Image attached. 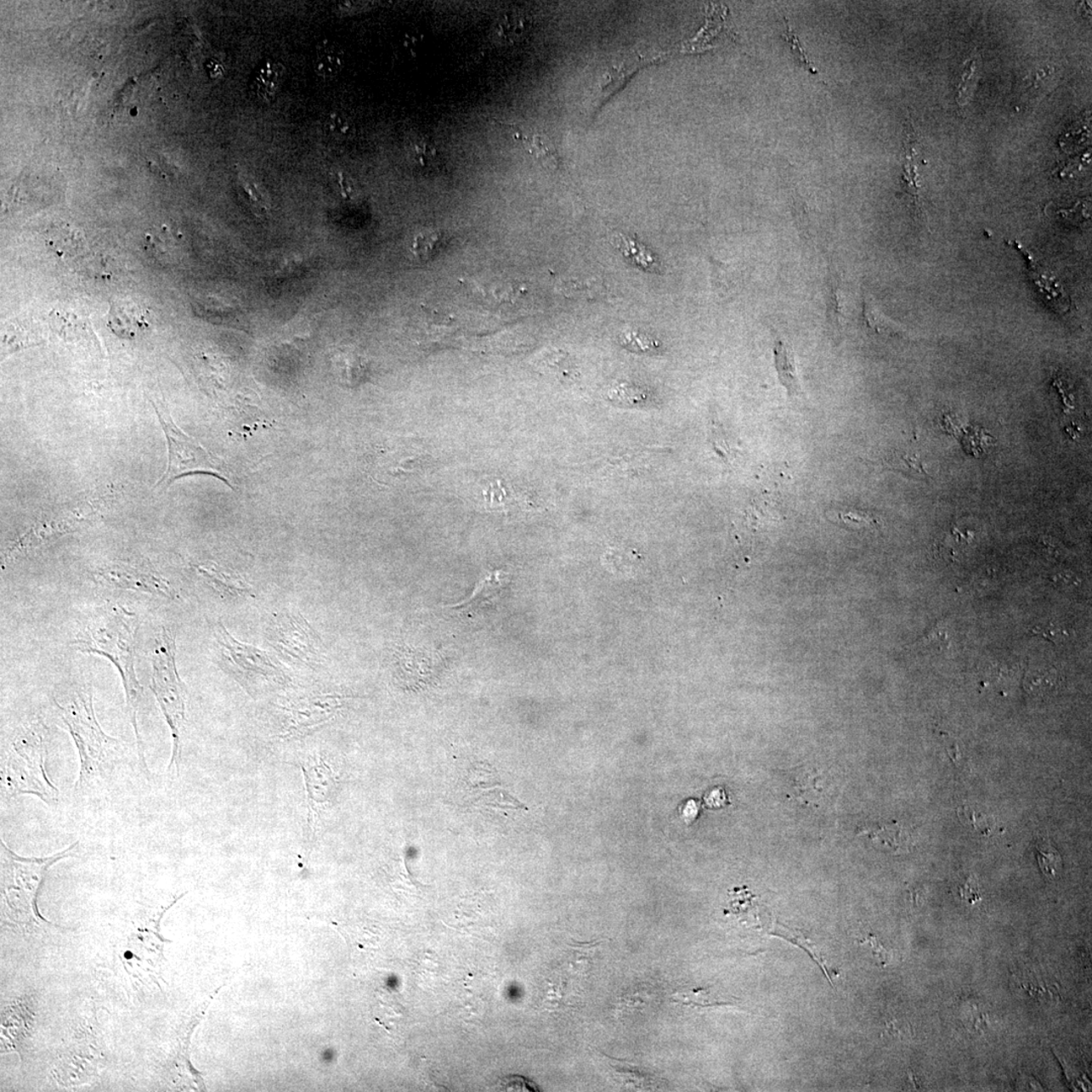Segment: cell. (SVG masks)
<instances>
[{
  "instance_id": "cell-1",
  "label": "cell",
  "mask_w": 1092,
  "mask_h": 1092,
  "mask_svg": "<svg viewBox=\"0 0 1092 1092\" xmlns=\"http://www.w3.org/2000/svg\"><path fill=\"white\" fill-rule=\"evenodd\" d=\"M137 616L121 605L105 606L90 620L73 643L80 652L104 655L118 668L126 692L127 712L134 727L138 753L147 769L138 711L143 688L135 670Z\"/></svg>"
},
{
  "instance_id": "cell-2",
  "label": "cell",
  "mask_w": 1092,
  "mask_h": 1092,
  "mask_svg": "<svg viewBox=\"0 0 1092 1092\" xmlns=\"http://www.w3.org/2000/svg\"><path fill=\"white\" fill-rule=\"evenodd\" d=\"M60 716L76 743L80 758L76 789H85L105 774L119 742L101 729L95 716L92 687H77L63 701L54 698Z\"/></svg>"
},
{
  "instance_id": "cell-3",
  "label": "cell",
  "mask_w": 1092,
  "mask_h": 1092,
  "mask_svg": "<svg viewBox=\"0 0 1092 1092\" xmlns=\"http://www.w3.org/2000/svg\"><path fill=\"white\" fill-rule=\"evenodd\" d=\"M46 734L41 721L28 724L15 734L2 765L5 795H35L48 806L58 801L59 790L47 775Z\"/></svg>"
},
{
  "instance_id": "cell-4",
  "label": "cell",
  "mask_w": 1092,
  "mask_h": 1092,
  "mask_svg": "<svg viewBox=\"0 0 1092 1092\" xmlns=\"http://www.w3.org/2000/svg\"><path fill=\"white\" fill-rule=\"evenodd\" d=\"M175 653L174 632L162 627L154 647L151 687L173 735V754L168 771L175 767L179 773L181 735L185 724V693L175 664Z\"/></svg>"
},
{
  "instance_id": "cell-5",
  "label": "cell",
  "mask_w": 1092,
  "mask_h": 1092,
  "mask_svg": "<svg viewBox=\"0 0 1092 1092\" xmlns=\"http://www.w3.org/2000/svg\"><path fill=\"white\" fill-rule=\"evenodd\" d=\"M161 425L168 446L167 471L156 484V489L164 491L180 478L191 476H211L232 487L225 467L206 450L193 437L185 434L174 423L167 409L153 404Z\"/></svg>"
},
{
  "instance_id": "cell-6",
  "label": "cell",
  "mask_w": 1092,
  "mask_h": 1092,
  "mask_svg": "<svg viewBox=\"0 0 1092 1092\" xmlns=\"http://www.w3.org/2000/svg\"><path fill=\"white\" fill-rule=\"evenodd\" d=\"M0 843L5 899L14 908L39 915L37 898L48 870L57 862L73 857L78 841L59 853L44 857H24L10 850L3 839Z\"/></svg>"
},
{
  "instance_id": "cell-7",
  "label": "cell",
  "mask_w": 1092,
  "mask_h": 1092,
  "mask_svg": "<svg viewBox=\"0 0 1092 1092\" xmlns=\"http://www.w3.org/2000/svg\"><path fill=\"white\" fill-rule=\"evenodd\" d=\"M216 641L218 665L244 688L252 691L286 680L284 670L269 654L236 641L222 622L217 626Z\"/></svg>"
},
{
  "instance_id": "cell-8",
  "label": "cell",
  "mask_w": 1092,
  "mask_h": 1092,
  "mask_svg": "<svg viewBox=\"0 0 1092 1092\" xmlns=\"http://www.w3.org/2000/svg\"><path fill=\"white\" fill-rule=\"evenodd\" d=\"M269 641L276 651L292 662L315 667L323 659V643L308 621L296 612L275 618L269 631Z\"/></svg>"
},
{
  "instance_id": "cell-9",
  "label": "cell",
  "mask_w": 1092,
  "mask_h": 1092,
  "mask_svg": "<svg viewBox=\"0 0 1092 1092\" xmlns=\"http://www.w3.org/2000/svg\"><path fill=\"white\" fill-rule=\"evenodd\" d=\"M95 580L101 585L116 589L133 590L137 592L177 599V592L167 580L153 571L152 569L118 563L99 569L94 574Z\"/></svg>"
},
{
  "instance_id": "cell-10",
  "label": "cell",
  "mask_w": 1092,
  "mask_h": 1092,
  "mask_svg": "<svg viewBox=\"0 0 1092 1092\" xmlns=\"http://www.w3.org/2000/svg\"><path fill=\"white\" fill-rule=\"evenodd\" d=\"M344 696L335 694L308 695L291 700L286 706V737L311 731L337 716L345 705Z\"/></svg>"
},
{
  "instance_id": "cell-11",
  "label": "cell",
  "mask_w": 1092,
  "mask_h": 1092,
  "mask_svg": "<svg viewBox=\"0 0 1092 1092\" xmlns=\"http://www.w3.org/2000/svg\"><path fill=\"white\" fill-rule=\"evenodd\" d=\"M305 780L308 808V824L315 835L316 818L329 807L337 795L338 780L331 766L322 755H310L301 764Z\"/></svg>"
},
{
  "instance_id": "cell-12",
  "label": "cell",
  "mask_w": 1092,
  "mask_h": 1092,
  "mask_svg": "<svg viewBox=\"0 0 1092 1092\" xmlns=\"http://www.w3.org/2000/svg\"><path fill=\"white\" fill-rule=\"evenodd\" d=\"M149 312L139 303L129 300L111 303L109 327L122 338L132 339L150 327Z\"/></svg>"
},
{
  "instance_id": "cell-13",
  "label": "cell",
  "mask_w": 1092,
  "mask_h": 1092,
  "mask_svg": "<svg viewBox=\"0 0 1092 1092\" xmlns=\"http://www.w3.org/2000/svg\"><path fill=\"white\" fill-rule=\"evenodd\" d=\"M1009 244L1013 245L1014 247H1016L1017 250L1024 255L1027 263V269H1029L1030 278L1033 280V285L1038 287L1040 294L1045 297L1047 302L1050 303L1056 310L1060 312L1068 311L1070 305H1072V301H1070L1067 292L1065 291L1063 286L1060 285L1058 280L1055 278L1052 274L1048 273L1046 269H1044L1041 265L1037 263L1035 257H1033V255L1029 252V250L1025 249V247H1022L1021 245L1017 242H1010Z\"/></svg>"
},
{
  "instance_id": "cell-14",
  "label": "cell",
  "mask_w": 1092,
  "mask_h": 1092,
  "mask_svg": "<svg viewBox=\"0 0 1092 1092\" xmlns=\"http://www.w3.org/2000/svg\"><path fill=\"white\" fill-rule=\"evenodd\" d=\"M663 57H665L663 54L648 56L643 54V53H631V54L622 55L620 59L617 60L614 65L611 66L603 78H602L599 87L600 95L596 99L597 105H600L604 100L609 99L639 67L662 59Z\"/></svg>"
},
{
  "instance_id": "cell-15",
  "label": "cell",
  "mask_w": 1092,
  "mask_h": 1092,
  "mask_svg": "<svg viewBox=\"0 0 1092 1092\" xmlns=\"http://www.w3.org/2000/svg\"><path fill=\"white\" fill-rule=\"evenodd\" d=\"M507 583V574L503 571L489 574L479 582L470 598L455 605L446 606V608L457 610L460 614H476L479 610L496 604L502 597Z\"/></svg>"
},
{
  "instance_id": "cell-16",
  "label": "cell",
  "mask_w": 1092,
  "mask_h": 1092,
  "mask_svg": "<svg viewBox=\"0 0 1092 1092\" xmlns=\"http://www.w3.org/2000/svg\"><path fill=\"white\" fill-rule=\"evenodd\" d=\"M531 21L527 15L508 12L495 20L492 28L493 40L500 45L515 46L524 42L529 35Z\"/></svg>"
},
{
  "instance_id": "cell-17",
  "label": "cell",
  "mask_w": 1092,
  "mask_h": 1092,
  "mask_svg": "<svg viewBox=\"0 0 1092 1092\" xmlns=\"http://www.w3.org/2000/svg\"><path fill=\"white\" fill-rule=\"evenodd\" d=\"M775 366L779 381L786 388L790 397L802 395L801 382L797 374L795 355L791 346L781 338H777L774 345Z\"/></svg>"
},
{
  "instance_id": "cell-18",
  "label": "cell",
  "mask_w": 1092,
  "mask_h": 1092,
  "mask_svg": "<svg viewBox=\"0 0 1092 1092\" xmlns=\"http://www.w3.org/2000/svg\"><path fill=\"white\" fill-rule=\"evenodd\" d=\"M345 52L338 42L329 39L318 42L314 71L320 78H337L345 67Z\"/></svg>"
},
{
  "instance_id": "cell-19",
  "label": "cell",
  "mask_w": 1092,
  "mask_h": 1092,
  "mask_svg": "<svg viewBox=\"0 0 1092 1092\" xmlns=\"http://www.w3.org/2000/svg\"><path fill=\"white\" fill-rule=\"evenodd\" d=\"M612 244L620 250L623 257L628 263L633 266L641 269L648 273L660 274L663 271L662 264L655 255L648 249L644 245L637 241V240L616 234L612 239Z\"/></svg>"
},
{
  "instance_id": "cell-20",
  "label": "cell",
  "mask_w": 1092,
  "mask_h": 1092,
  "mask_svg": "<svg viewBox=\"0 0 1092 1092\" xmlns=\"http://www.w3.org/2000/svg\"><path fill=\"white\" fill-rule=\"evenodd\" d=\"M285 67L276 60H265L254 72L252 87L257 97L269 103L278 94L284 82Z\"/></svg>"
},
{
  "instance_id": "cell-21",
  "label": "cell",
  "mask_w": 1092,
  "mask_h": 1092,
  "mask_svg": "<svg viewBox=\"0 0 1092 1092\" xmlns=\"http://www.w3.org/2000/svg\"><path fill=\"white\" fill-rule=\"evenodd\" d=\"M46 244L59 257H73L82 252L84 238L82 232L67 223L53 226L46 233Z\"/></svg>"
},
{
  "instance_id": "cell-22",
  "label": "cell",
  "mask_w": 1092,
  "mask_h": 1092,
  "mask_svg": "<svg viewBox=\"0 0 1092 1092\" xmlns=\"http://www.w3.org/2000/svg\"><path fill=\"white\" fill-rule=\"evenodd\" d=\"M500 125L512 130L514 139L523 144L527 151L531 153V156H534L543 167L551 170H557L559 167L561 160H559L558 153L555 145L547 137L540 134L529 137L525 136L514 125L502 124V122H500Z\"/></svg>"
},
{
  "instance_id": "cell-23",
  "label": "cell",
  "mask_w": 1092,
  "mask_h": 1092,
  "mask_svg": "<svg viewBox=\"0 0 1092 1092\" xmlns=\"http://www.w3.org/2000/svg\"><path fill=\"white\" fill-rule=\"evenodd\" d=\"M196 569L207 584L222 595L238 597L246 595L252 591L250 586L241 577L223 572L215 566H198Z\"/></svg>"
},
{
  "instance_id": "cell-24",
  "label": "cell",
  "mask_w": 1092,
  "mask_h": 1092,
  "mask_svg": "<svg viewBox=\"0 0 1092 1092\" xmlns=\"http://www.w3.org/2000/svg\"><path fill=\"white\" fill-rule=\"evenodd\" d=\"M863 315H864L866 326L878 334H907V330L898 326L897 324H895L891 320H889L885 315H883L882 312L879 310L875 302H874L869 294L864 295V308H863Z\"/></svg>"
},
{
  "instance_id": "cell-25",
  "label": "cell",
  "mask_w": 1092,
  "mask_h": 1092,
  "mask_svg": "<svg viewBox=\"0 0 1092 1092\" xmlns=\"http://www.w3.org/2000/svg\"><path fill=\"white\" fill-rule=\"evenodd\" d=\"M408 153L410 158L424 170H434L440 167L442 156L438 147L433 141L425 138H416L410 142Z\"/></svg>"
},
{
  "instance_id": "cell-26",
  "label": "cell",
  "mask_w": 1092,
  "mask_h": 1092,
  "mask_svg": "<svg viewBox=\"0 0 1092 1092\" xmlns=\"http://www.w3.org/2000/svg\"><path fill=\"white\" fill-rule=\"evenodd\" d=\"M915 156L916 152L914 150V144L910 143L909 140L908 143L907 163L904 165V174L902 178L903 190L907 191L915 212L919 214V212H923V206H921L919 195L918 165H916Z\"/></svg>"
},
{
  "instance_id": "cell-27",
  "label": "cell",
  "mask_w": 1092,
  "mask_h": 1092,
  "mask_svg": "<svg viewBox=\"0 0 1092 1092\" xmlns=\"http://www.w3.org/2000/svg\"><path fill=\"white\" fill-rule=\"evenodd\" d=\"M1060 684L1057 670L1053 669L1035 670L1027 672L1025 679L1026 690L1032 695L1045 696L1057 690Z\"/></svg>"
},
{
  "instance_id": "cell-28",
  "label": "cell",
  "mask_w": 1092,
  "mask_h": 1092,
  "mask_svg": "<svg viewBox=\"0 0 1092 1092\" xmlns=\"http://www.w3.org/2000/svg\"><path fill=\"white\" fill-rule=\"evenodd\" d=\"M980 56L974 54L964 64L960 83L958 87L957 103L965 106L971 99L979 78Z\"/></svg>"
},
{
  "instance_id": "cell-29",
  "label": "cell",
  "mask_w": 1092,
  "mask_h": 1092,
  "mask_svg": "<svg viewBox=\"0 0 1092 1092\" xmlns=\"http://www.w3.org/2000/svg\"><path fill=\"white\" fill-rule=\"evenodd\" d=\"M325 131L335 140L346 141L353 139L356 134V125L353 118L343 111H332L325 121Z\"/></svg>"
},
{
  "instance_id": "cell-30",
  "label": "cell",
  "mask_w": 1092,
  "mask_h": 1092,
  "mask_svg": "<svg viewBox=\"0 0 1092 1092\" xmlns=\"http://www.w3.org/2000/svg\"><path fill=\"white\" fill-rule=\"evenodd\" d=\"M845 297L843 291H840L839 282L836 280H832L830 286V294L828 306V320L830 328L835 334L840 335L845 327Z\"/></svg>"
},
{
  "instance_id": "cell-31",
  "label": "cell",
  "mask_w": 1092,
  "mask_h": 1092,
  "mask_svg": "<svg viewBox=\"0 0 1092 1092\" xmlns=\"http://www.w3.org/2000/svg\"><path fill=\"white\" fill-rule=\"evenodd\" d=\"M444 234L437 230L420 232L414 239L412 253L419 260L433 257L444 242Z\"/></svg>"
},
{
  "instance_id": "cell-32",
  "label": "cell",
  "mask_w": 1092,
  "mask_h": 1092,
  "mask_svg": "<svg viewBox=\"0 0 1092 1092\" xmlns=\"http://www.w3.org/2000/svg\"><path fill=\"white\" fill-rule=\"evenodd\" d=\"M1036 854L1044 875L1050 880L1056 879L1058 873L1061 871V857H1060L1057 850H1055L1050 844L1043 843L1041 840L1036 844Z\"/></svg>"
},
{
  "instance_id": "cell-33",
  "label": "cell",
  "mask_w": 1092,
  "mask_h": 1092,
  "mask_svg": "<svg viewBox=\"0 0 1092 1092\" xmlns=\"http://www.w3.org/2000/svg\"><path fill=\"white\" fill-rule=\"evenodd\" d=\"M887 466L895 471L907 473L910 477H928V472H926L923 463H921L919 456L916 455L904 454L893 457L887 461Z\"/></svg>"
},
{
  "instance_id": "cell-34",
  "label": "cell",
  "mask_w": 1092,
  "mask_h": 1092,
  "mask_svg": "<svg viewBox=\"0 0 1092 1092\" xmlns=\"http://www.w3.org/2000/svg\"><path fill=\"white\" fill-rule=\"evenodd\" d=\"M612 1070L620 1079L625 1078V1085L631 1084L635 1088H647L651 1086L654 1081V1076L642 1072L639 1068L632 1067H623V1065H610Z\"/></svg>"
},
{
  "instance_id": "cell-35",
  "label": "cell",
  "mask_w": 1092,
  "mask_h": 1092,
  "mask_svg": "<svg viewBox=\"0 0 1092 1092\" xmlns=\"http://www.w3.org/2000/svg\"><path fill=\"white\" fill-rule=\"evenodd\" d=\"M625 348L637 353H654L659 348L657 340L637 332H627L620 337Z\"/></svg>"
},
{
  "instance_id": "cell-36",
  "label": "cell",
  "mask_w": 1092,
  "mask_h": 1092,
  "mask_svg": "<svg viewBox=\"0 0 1092 1092\" xmlns=\"http://www.w3.org/2000/svg\"><path fill=\"white\" fill-rule=\"evenodd\" d=\"M241 183L245 193L247 194L250 205H252L254 209H257V212H260V214L263 215L266 214V212L270 210V205L268 198H266L263 193V190H261L257 183H255V181L249 177L242 178Z\"/></svg>"
},
{
  "instance_id": "cell-37",
  "label": "cell",
  "mask_w": 1092,
  "mask_h": 1092,
  "mask_svg": "<svg viewBox=\"0 0 1092 1092\" xmlns=\"http://www.w3.org/2000/svg\"><path fill=\"white\" fill-rule=\"evenodd\" d=\"M785 23H786L788 31L786 34L783 35V39H784L788 42V44L790 45V48H791L793 55H795V60L799 64H801V65L804 69H806V71H807L809 73L813 74V76H820V73L817 71V68H815L813 66V64L811 61H809L806 54V52H804L803 50L801 42H799L797 38V35L795 33V31H793L789 25V21H788V20H785Z\"/></svg>"
},
{
  "instance_id": "cell-38",
  "label": "cell",
  "mask_w": 1092,
  "mask_h": 1092,
  "mask_svg": "<svg viewBox=\"0 0 1092 1092\" xmlns=\"http://www.w3.org/2000/svg\"><path fill=\"white\" fill-rule=\"evenodd\" d=\"M869 835L874 841H877V843H882V845L889 846H892L891 843L894 840V843L897 844L900 850L902 849V846L908 845V841L905 840V835H903L902 830L898 828L887 827L877 829H874V832Z\"/></svg>"
},
{
  "instance_id": "cell-39",
  "label": "cell",
  "mask_w": 1092,
  "mask_h": 1092,
  "mask_svg": "<svg viewBox=\"0 0 1092 1092\" xmlns=\"http://www.w3.org/2000/svg\"><path fill=\"white\" fill-rule=\"evenodd\" d=\"M958 815L967 827H972L985 835H989L990 825L985 814L975 812L970 807L964 806L958 812Z\"/></svg>"
},
{
  "instance_id": "cell-40",
  "label": "cell",
  "mask_w": 1092,
  "mask_h": 1092,
  "mask_svg": "<svg viewBox=\"0 0 1092 1092\" xmlns=\"http://www.w3.org/2000/svg\"><path fill=\"white\" fill-rule=\"evenodd\" d=\"M609 396L614 401L631 404L641 402L646 398L639 388L627 385L614 388V390L610 391Z\"/></svg>"
},
{
  "instance_id": "cell-41",
  "label": "cell",
  "mask_w": 1092,
  "mask_h": 1092,
  "mask_svg": "<svg viewBox=\"0 0 1092 1092\" xmlns=\"http://www.w3.org/2000/svg\"><path fill=\"white\" fill-rule=\"evenodd\" d=\"M1031 635L1033 637H1038L1046 639V641L1054 643H1058L1059 642L1063 641V638L1067 636L1065 631L1055 625L1053 622L1048 623L1046 625H1037L1033 627Z\"/></svg>"
},
{
  "instance_id": "cell-42",
  "label": "cell",
  "mask_w": 1092,
  "mask_h": 1092,
  "mask_svg": "<svg viewBox=\"0 0 1092 1092\" xmlns=\"http://www.w3.org/2000/svg\"><path fill=\"white\" fill-rule=\"evenodd\" d=\"M648 993L644 992V990L643 992L639 989L632 990V993H627L625 996H622L620 1000V1009L625 1008V1010H638V1006L647 1004L646 999L648 998Z\"/></svg>"
},
{
  "instance_id": "cell-43",
  "label": "cell",
  "mask_w": 1092,
  "mask_h": 1092,
  "mask_svg": "<svg viewBox=\"0 0 1092 1092\" xmlns=\"http://www.w3.org/2000/svg\"><path fill=\"white\" fill-rule=\"evenodd\" d=\"M835 514H836V519L843 522V523L845 524L859 525L861 523H867L868 520H869L867 518L868 517L867 515L863 514L861 512H857V511H853V510L852 511L839 510V511H836V512L835 511Z\"/></svg>"
},
{
  "instance_id": "cell-44",
  "label": "cell",
  "mask_w": 1092,
  "mask_h": 1092,
  "mask_svg": "<svg viewBox=\"0 0 1092 1092\" xmlns=\"http://www.w3.org/2000/svg\"><path fill=\"white\" fill-rule=\"evenodd\" d=\"M960 895L963 899H965L968 903L971 904L976 903L982 900V895H980L977 883L973 878L969 879L965 883V885H963L960 888Z\"/></svg>"
},
{
  "instance_id": "cell-45",
  "label": "cell",
  "mask_w": 1092,
  "mask_h": 1092,
  "mask_svg": "<svg viewBox=\"0 0 1092 1092\" xmlns=\"http://www.w3.org/2000/svg\"><path fill=\"white\" fill-rule=\"evenodd\" d=\"M1053 584L1060 589H1072L1079 584V580L1069 574H1059L1053 580Z\"/></svg>"
},
{
  "instance_id": "cell-46",
  "label": "cell",
  "mask_w": 1092,
  "mask_h": 1092,
  "mask_svg": "<svg viewBox=\"0 0 1092 1092\" xmlns=\"http://www.w3.org/2000/svg\"><path fill=\"white\" fill-rule=\"evenodd\" d=\"M928 641L930 642L942 644V646H944L945 643L949 642V639H948V635L944 628H942L941 630L939 626H936L934 628V631L930 633Z\"/></svg>"
}]
</instances>
